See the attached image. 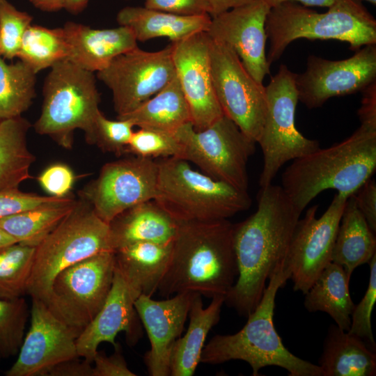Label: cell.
<instances>
[{
    "label": "cell",
    "instance_id": "30bf717a",
    "mask_svg": "<svg viewBox=\"0 0 376 376\" xmlns=\"http://www.w3.org/2000/svg\"><path fill=\"white\" fill-rule=\"evenodd\" d=\"M183 147L182 159L196 165L210 178L247 191V163L256 142L224 115L205 129L196 131L191 122L175 132Z\"/></svg>",
    "mask_w": 376,
    "mask_h": 376
},
{
    "label": "cell",
    "instance_id": "9a60e30c",
    "mask_svg": "<svg viewBox=\"0 0 376 376\" xmlns=\"http://www.w3.org/2000/svg\"><path fill=\"white\" fill-rule=\"evenodd\" d=\"M347 197L337 193L320 217H316L318 205H315L297 221L285 258L295 291L305 294L331 262L336 236Z\"/></svg>",
    "mask_w": 376,
    "mask_h": 376
},
{
    "label": "cell",
    "instance_id": "ee69618b",
    "mask_svg": "<svg viewBox=\"0 0 376 376\" xmlns=\"http://www.w3.org/2000/svg\"><path fill=\"white\" fill-rule=\"evenodd\" d=\"M145 7L180 15H209L207 0H146Z\"/></svg>",
    "mask_w": 376,
    "mask_h": 376
},
{
    "label": "cell",
    "instance_id": "f5cc1de1",
    "mask_svg": "<svg viewBox=\"0 0 376 376\" xmlns=\"http://www.w3.org/2000/svg\"><path fill=\"white\" fill-rule=\"evenodd\" d=\"M16 243L15 239L0 228V251Z\"/></svg>",
    "mask_w": 376,
    "mask_h": 376
},
{
    "label": "cell",
    "instance_id": "d4e9b609",
    "mask_svg": "<svg viewBox=\"0 0 376 376\" xmlns=\"http://www.w3.org/2000/svg\"><path fill=\"white\" fill-rule=\"evenodd\" d=\"M203 307L202 296L195 293L190 306L186 333L174 343L170 359V375L191 376L200 363L206 338L219 319L224 296H215Z\"/></svg>",
    "mask_w": 376,
    "mask_h": 376
},
{
    "label": "cell",
    "instance_id": "816d5d0a",
    "mask_svg": "<svg viewBox=\"0 0 376 376\" xmlns=\"http://www.w3.org/2000/svg\"><path fill=\"white\" fill-rule=\"evenodd\" d=\"M88 0H63V8L70 13L78 14L87 6Z\"/></svg>",
    "mask_w": 376,
    "mask_h": 376
},
{
    "label": "cell",
    "instance_id": "11a10c76",
    "mask_svg": "<svg viewBox=\"0 0 376 376\" xmlns=\"http://www.w3.org/2000/svg\"><path fill=\"white\" fill-rule=\"evenodd\" d=\"M2 1H3V0H0V2Z\"/></svg>",
    "mask_w": 376,
    "mask_h": 376
},
{
    "label": "cell",
    "instance_id": "d6a6232c",
    "mask_svg": "<svg viewBox=\"0 0 376 376\" xmlns=\"http://www.w3.org/2000/svg\"><path fill=\"white\" fill-rule=\"evenodd\" d=\"M36 75L21 60L7 63L0 56V120L21 116L36 97Z\"/></svg>",
    "mask_w": 376,
    "mask_h": 376
},
{
    "label": "cell",
    "instance_id": "ffe728a7",
    "mask_svg": "<svg viewBox=\"0 0 376 376\" xmlns=\"http://www.w3.org/2000/svg\"><path fill=\"white\" fill-rule=\"evenodd\" d=\"M194 294L180 293L164 300L141 295L135 299V310L150 345L143 357L150 375H170L172 349L184 330Z\"/></svg>",
    "mask_w": 376,
    "mask_h": 376
},
{
    "label": "cell",
    "instance_id": "60d3db41",
    "mask_svg": "<svg viewBox=\"0 0 376 376\" xmlns=\"http://www.w3.org/2000/svg\"><path fill=\"white\" fill-rule=\"evenodd\" d=\"M61 198L23 192L19 188L2 189L0 190V219L53 203Z\"/></svg>",
    "mask_w": 376,
    "mask_h": 376
},
{
    "label": "cell",
    "instance_id": "74e56055",
    "mask_svg": "<svg viewBox=\"0 0 376 376\" xmlns=\"http://www.w3.org/2000/svg\"><path fill=\"white\" fill-rule=\"evenodd\" d=\"M134 127L128 120H111L100 111L91 131L85 134L86 141L89 144L97 146L104 152L120 156L125 154Z\"/></svg>",
    "mask_w": 376,
    "mask_h": 376
},
{
    "label": "cell",
    "instance_id": "7402d4cb",
    "mask_svg": "<svg viewBox=\"0 0 376 376\" xmlns=\"http://www.w3.org/2000/svg\"><path fill=\"white\" fill-rule=\"evenodd\" d=\"M63 29L67 60L92 72L103 70L116 57L138 47L134 33L125 26L98 29L68 22Z\"/></svg>",
    "mask_w": 376,
    "mask_h": 376
},
{
    "label": "cell",
    "instance_id": "ba28073f",
    "mask_svg": "<svg viewBox=\"0 0 376 376\" xmlns=\"http://www.w3.org/2000/svg\"><path fill=\"white\" fill-rule=\"evenodd\" d=\"M41 113L35 131L70 149L74 132L88 134L100 111V94L94 72L63 60L54 64L45 79Z\"/></svg>",
    "mask_w": 376,
    "mask_h": 376
},
{
    "label": "cell",
    "instance_id": "681fc988",
    "mask_svg": "<svg viewBox=\"0 0 376 376\" xmlns=\"http://www.w3.org/2000/svg\"><path fill=\"white\" fill-rule=\"evenodd\" d=\"M266 3L270 8L276 6L285 1H298L306 6H324L330 7L335 0H262Z\"/></svg>",
    "mask_w": 376,
    "mask_h": 376
},
{
    "label": "cell",
    "instance_id": "ac0fdd59",
    "mask_svg": "<svg viewBox=\"0 0 376 376\" xmlns=\"http://www.w3.org/2000/svg\"><path fill=\"white\" fill-rule=\"evenodd\" d=\"M210 42L206 31H201L171 43L175 75L196 131L205 129L224 115L213 84Z\"/></svg>",
    "mask_w": 376,
    "mask_h": 376
},
{
    "label": "cell",
    "instance_id": "8fae6325",
    "mask_svg": "<svg viewBox=\"0 0 376 376\" xmlns=\"http://www.w3.org/2000/svg\"><path fill=\"white\" fill-rule=\"evenodd\" d=\"M114 271L113 251L98 253L68 267L54 278L47 306L80 334L104 305Z\"/></svg>",
    "mask_w": 376,
    "mask_h": 376
},
{
    "label": "cell",
    "instance_id": "836d02e7",
    "mask_svg": "<svg viewBox=\"0 0 376 376\" xmlns=\"http://www.w3.org/2000/svg\"><path fill=\"white\" fill-rule=\"evenodd\" d=\"M17 57L36 73L67 60L68 45L63 27L49 29L29 25L24 34Z\"/></svg>",
    "mask_w": 376,
    "mask_h": 376
},
{
    "label": "cell",
    "instance_id": "f546056e",
    "mask_svg": "<svg viewBox=\"0 0 376 376\" xmlns=\"http://www.w3.org/2000/svg\"><path fill=\"white\" fill-rule=\"evenodd\" d=\"M139 128H150L174 134L191 122L189 106L175 76L157 93L132 111L117 116Z\"/></svg>",
    "mask_w": 376,
    "mask_h": 376
},
{
    "label": "cell",
    "instance_id": "d6986e66",
    "mask_svg": "<svg viewBox=\"0 0 376 376\" xmlns=\"http://www.w3.org/2000/svg\"><path fill=\"white\" fill-rule=\"evenodd\" d=\"M270 8L262 0H253L211 17L206 31L211 40L232 49L260 84L269 74L265 25Z\"/></svg>",
    "mask_w": 376,
    "mask_h": 376
},
{
    "label": "cell",
    "instance_id": "f6af8a7d",
    "mask_svg": "<svg viewBox=\"0 0 376 376\" xmlns=\"http://www.w3.org/2000/svg\"><path fill=\"white\" fill-rule=\"evenodd\" d=\"M357 206L371 230L376 233V183L368 179L354 194Z\"/></svg>",
    "mask_w": 376,
    "mask_h": 376
},
{
    "label": "cell",
    "instance_id": "6da1fadb",
    "mask_svg": "<svg viewBox=\"0 0 376 376\" xmlns=\"http://www.w3.org/2000/svg\"><path fill=\"white\" fill-rule=\"evenodd\" d=\"M301 212L281 186L260 188L256 211L234 224L237 276L226 303L247 317L260 302L267 281L285 263L292 235Z\"/></svg>",
    "mask_w": 376,
    "mask_h": 376
},
{
    "label": "cell",
    "instance_id": "44dd1931",
    "mask_svg": "<svg viewBox=\"0 0 376 376\" xmlns=\"http://www.w3.org/2000/svg\"><path fill=\"white\" fill-rule=\"evenodd\" d=\"M137 297L115 269L112 286L104 305L77 338L79 357L93 363L100 344L107 342L116 347V337L121 331L125 333L130 345H134L139 340L142 331L134 308Z\"/></svg>",
    "mask_w": 376,
    "mask_h": 376
},
{
    "label": "cell",
    "instance_id": "9c48e42d",
    "mask_svg": "<svg viewBox=\"0 0 376 376\" xmlns=\"http://www.w3.org/2000/svg\"><path fill=\"white\" fill-rule=\"evenodd\" d=\"M295 75L282 64L265 86L266 113L257 142L263 155L260 188L272 184L286 162L320 148L318 141L306 138L296 127L295 111L299 98Z\"/></svg>",
    "mask_w": 376,
    "mask_h": 376
},
{
    "label": "cell",
    "instance_id": "4fadbf2b",
    "mask_svg": "<svg viewBox=\"0 0 376 376\" xmlns=\"http://www.w3.org/2000/svg\"><path fill=\"white\" fill-rule=\"evenodd\" d=\"M175 76L171 44L157 52L136 47L116 57L97 72V78L112 92L117 116L134 110Z\"/></svg>",
    "mask_w": 376,
    "mask_h": 376
},
{
    "label": "cell",
    "instance_id": "7c38bea8",
    "mask_svg": "<svg viewBox=\"0 0 376 376\" xmlns=\"http://www.w3.org/2000/svg\"><path fill=\"white\" fill-rule=\"evenodd\" d=\"M210 59L213 84L224 115L256 143L266 113V92L228 46L211 40Z\"/></svg>",
    "mask_w": 376,
    "mask_h": 376
},
{
    "label": "cell",
    "instance_id": "5b68a950",
    "mask_svg": "<svg viewBox=\"0 0 376 376\" xmlns=\"http://www.w3.org/2000/svg\"><path fill=\"white\" fill-rule=\"evenodd\" d=\"M265 29L269 40L266 54L269 65L298 38L338 40L348 42L355 52L376 44V20L359 0H335L322 13L285 1L270 8Z\"/></svg>",
    "mask_w": 376,
    "mask_h": 376
},
{
    "label": "cell",
    "instance_id": "8d00e7d4",
    "mask_svg": "<svg viewBox=\"0 0 376 376\" xmlns=\"http://www.w3.org/2000/svg\"><path fill=\"white\" fill-rule=\"evenodd\" d=\"M125 154L147 158H182L183 147L173 133L139 128L134 131Z\"/></svg>",
    "mask_w": 376,
    "mask_h": 376
},
{
    "label": "cell",
    "instance_id": "ab89813d",
    "mask_svg": "<svg viewBox=\"0 0 376 376\" xmlns=\"http://www.w3.org/2000/svg\"><path fill=\"white\" fill-rule=\"evenodd\" d=\"M368 285L361 301L355 306L351 315L349 333L362 339L373 351L376 345L371 325V315L376 301V253L370 260Z\"/></svg>",
    "mask_w": 376,
    "mask_h": 376
},
{
    "label": "cell",
    "instance_id": "3957f363",
    "mask_svg": "<svg viewBox=\"0 0 376 376\" xmlns=\"http://www.w3.org/2000/svg\"><path fill=\"white\" fill-rule=\"evenodd\" d=\"M375 169L376 125L361 123L346 139L292 160L282 174L281 187L302 213L324 190L354 194Z\"/></svg>",
    "mask_w": 376,
    "mask_h": 376
},
{
    "label": "cell",
    "instance_id": "83f0119b",
    "mask_svg": "<svg viewBox=\"0 0 376 376\" xmlns=\"http://www.w3.org/2000/svg\"><path fill=\"white\" fill-rule=\"evenodd\" d=\"M376 253L375 233L358 209L354 195L347 198L332 251L331 262L340 265L350 279L359 266Z\"/></svg>",
    "mask_w": 376,
    "mask_h": 376
},
{
    "label": "cell",
    "instance_id": "f1b7e54d",
    "mask_svg": "<svg viewBox=\"0 0 376 376\" xmlns=\"http://www.w3.org/2000/svg\"><path fill=\"white\" fill-rule=\"evenodd\" d=\"M350 280L340 265L330 262L304 294L306 309L327 313L336 326L348 331L355 306L350 293Z\"/></svg>",
    "mask_w": 376,
    "mask_h": 376
},
{
    "label": "cell",
    "instance_id": "7a4b0ae2",
    "mask_svg": "<svg viewBox=\"0 0 376 376\" xmlns=\"http://www.w3.org/2000/svg\"><path fill=\"white\" fill-rule=\"evenodd\" d=\"M234 224L228 219L178 222L171 258L157 291L226 296L237 276Z\"/></svg>",
    "mask_w": 376,
    "mask_h": 376
},
{
    "label": "cell",
    "instance_id": "bcb514c9",
    "mask_svg": "<svg viewBox=\"0 0 376 376\" xmlns=\"http://www.w3.org/2000/svg\"><path fill=\"white\" fill-rule=\"evenodd\" d=\"M78 358L56 365L49 370L47 376H92V363L84 359L80 361Z\"/></svg>",
    "mask_w": 376,
    "mask_h": 376
},
{
    "label": "cell",
    "instance_id": "db71d44e",
    "mask_svg": "<svg viewBox=\"0 0 376 376\" xmlns=\"http://www.w3.org/2000/svg\"><path fill=\"white\" fill-rule=\"evenodd\" d=\"M366 1H368L370 2L372 4H374V5H375V3H376V0H366Z\"/></svg>",
    "mask_w": 376,
    "mask_h": 376
},
{
    "label": "cell",
    "instance_id": "277c9868",
    "mask_svg": "<svg viewBox=\"0 0 376 376\" xmlns=\"http://www.w3.org/2000/svg\"><path fill=\"white\" fill-rule=\"evenodd\" d=\"M290 278L285 263L279 266L269 279L260 302L247 316L245 325L235 334L213 336L205 345L200 363L219 364L242 360L249 364L253 376L269 366L284 368L290 376H322L318 365L294 355L284 346L274 327L276 293Z\"/></svg>",
    "mask_w": 376,
    "mask_h": 376
},
{
    "label": "cell",
    "instance_id": "2e32d148",
    "mask_svg": "<svg viewBox=\"0 0 376 376\" xmlns=\"http://www.w3.org/2000/svg\"><path fill=\"white\" fill-rule=\"evenodd\" d=\"M295 81L299 100L308 109L320 107L333 97L361 92L376 81V44L364 45L340 61L310 55Z\"/></svg>",
    "mask_w": 376,
    "mask_h": 376
},
{
    "label": "cell",
    "instance_id": "484cf974",
    "mask_svg": "<svg viewBox=\"0 0 376 376\" xmlns=\"http://www.w3.org/2000/svg\"><path fill=\"white\" fill-rule=\"evenodd\" d=\"M119 25L129 27L137 41L168 38L171 42L206 31L211 21L208 14L180 15L140 6H127L117 14Z\"/></svg>",
    "mask_w": 376,
    "mask_h": 376
},
{
    "label": "cell",
    "instance_id": "603a6c76",
    "mask_svg": "<svg viewBox=\"0 0 376 376\" xmlns=\"http://www.w3.org/2000/svg\"><path fill=\"white\" fill-rule=\"evenodd\" d=\"M109 226L110 247L114 251L137 242H172L178 222L150 200L123 211Z\"/></svg>",
    "mask_w": 376,
    "mask_h": 376
},
{
    "label": "cell",
    "instance_id": "e575fe53",
    "mask_svg": "<svg viewBox=\"0 0 376 376\" xmlns=\"http://www.w3.org/2000/svg\"><path fill=\"white\" fill-rule=\"evenodd\" d=\"M36 247L16 243L0 251V299L26 293Z\"/></svg>",
    "mask_w": 376,
    "mask_h": 376
},
{
    "label": "cell",
    "instance_id": "1f68e13d",
    "mask_svg": "<svg viewBox=\"0 0 376 376\" xmlns=\"http://www.w3.org/2000/svg\"><path fill=\"white\" fill-rule=\"evenodd\" d=\"M77 199L72 195L0 219V228L17 243L36 247L72 210Z\"/></svg>",
    "mask_w": 376,
    "mask_h": 376
},
{
    "label": "cell",
    "instance_id": "8992f818",
    "mask_svg": "<svg viewBox=\"0 0 376 376\" xmlns=\"http://www.w3.org/2000/svg\"><path fill=\"white\" fill-rule=\"evenodd\" d=\"M157 162L153 200L178 222L228 219L251 205L247 191L193 169L182 158H161Z\"/></svg>",
    "mask_w": 376,
    "mask_h": 376
},
{
    "label": "cell",
    "instance_id": "4316f807",
    "mask_svg": "<svg viewBox=\"0 0 376 376\" xmlns=\"http://www.w3.org/2000/svg\"><path fill=\"white\" fill-rule=\"evenodd\" d=\"M322 376H375L376 354L360 338L332 325L318 365Z\"/></svg>",
    "mask_w": 376,
    "mask_h": 376
},
{
    "label": "cell",
    "instance_id": "b9f144b4",
    "mask_svg": "<svg viewBox=\"0 0 376 376\" xmlns=\"http://www.w3.org/2000/svg\"><path fill=\"white\" fill-rule=\"evenodd\" d=\"M75 178L68 166L58 163L47 167L38 177V181L50 196L62 198L70 194Z\"/></svg>",
    "mask_w": 376,
    "mask_h": 376
},
{
    "label": "cell",
    "instance_id": "7dc6e473",
    "mask_svg": "<svg viewBox=\"0 0 376 376\" xmlns=\"http://www.w3.org/2000/svg\"><path fill=\"white\" fill-rule=\"evenodd\" d=\"M361 92V106L357 113L360 123L376 125V81Z\"/></svg>",
    "mask_w": 376,
    "mask_h": 376
},
{
    "label": "cell",
    "instance_id": "52a82bcc",
    "mask_svg": "<svg viewBox=\"0 0 376 376\" xmlns=\"http://www.w3.org/2000/svg\"><path fill=\"white\" fill-rule=\"evenodd\" d=\"M106 251H112L109 224L79 196L72 210L36 247L26 293L46 304L58 274Z\"/></svg>",
    "mask_w": 376,
    "mask_h": 376
},
{
    "label": "cell",
    "instance_id": "f907efd6",
    "mask_svg": "<svg viewBox=\"0 0 376 376\" xmlns=\"http://www.w3.org/2000/svg\"><path fill=\"white\" fill-rule=\"evenodd\" d=\"M37 8L47 12L58 11L63 8V0H29Z\"/></svg>",
    "mask_w": 376,
    "mask_h": 376
},
{
    "label": "cell",
    "instance_id": "5bb4252c",
    "mask_svg": "<svg viewBox=\"0 0 376 376\" xmlns=\"http://www.w3.org/2000/svg\"><path fill=\"white\" fill-rule=\"evenodd\" d=\"M157 162L132 156L105 164L97 178L79 196L86 200L97 215L109 224L123 211L155 196Z\"/></svg>",
    "mask_w": 376,
    "mask_h": 376
},
{
    "label": "cell",
    "instance_id": "d590c367",
    "mask_svg": "<svg viewBox=\"0 0 376 376\" xmlns=\"http://www.w3.org/2000/svg\"><path fill=\"white\" fill-rule=\"evenodd\" d=\"M29 316L28 305L22 297L14 299H0V354L3 357L15 355L24 338Z\"/></svg>",
    "mask_w": 376,
    "mask_h": 376
},
{
    "label": "cell",
    "instance_id": "4dcf8cb0",
    "mask_svg": "<svg viewBox=\"0 0 376 376\" xmlns=\"http://www.w3.org/2000/svg\"><path fill=\"white\" fill-rule=\"evenodd\" d=\"M30 127L22 116L0 120V190L19 188L32 178L30 168L36 157L27 145Z\"/></svg>",
    "mask_w": 376,
    "mask_h": 376
},
{
    "label": "cell",
    "instance_id": "f35d334b",
    "mask_svg": "<svg viewBox=\"0 0 376 376\" xmlns=\"http://www.w3.org/2000/svg\"><path fill=\"white\" fill-rule=\"evenodd\" d=\"M33 17L17 10L7 0L0 2V56L4 60L17 57L24 34Z\"/></svg>",
    "mask_w": 376,
    "mask_h": 376
},
{
    "label": "cell",
    "instance_id": "c3c4849f",
    "mask_svg": "<svg viewBox=\"0 0 376 376\" xmlns=\"http://www.w3.org/2000/svg\"><path fill=\"white\" fill-rule=\"evenodd\" d=\"M253 0H207L209 15L213 17L231 8L246 4Z\"/></svg>",
    "mask_w": 376,
    "mask_h": 376
},
{
    "label": "cell",
    "instance_id": "7bdbcfd3",
    "mask_svg": "<svg viewBox=\"0 0 376 376\" xmlns=\"http://www.w3.org/2000/svg\"><path fill=\"white\" fill-rule=\"evenodd\" d=\"M115 352L110 356H107L103 352H97L93 363L92 376H136L131 371L122 355L120 347L118 344Z\"/></svg>",
    "mask_w": 376,
    "mask_h": 376
},
{
    "label": "cell",
    "instance_id": "e0dca14e",
    "mask_svg": "<svg viewBox=\"0 0 376 376\" xmlns=\"http://www.w3.org/2000/svg\"><path fill=\"white\" fill-rule=\"evenodd\" d=\"M31 325L18 357L6 376H47L56 365L79 357V332L70 327L38 299H32Z\"/></svg>",
    "mask_w": 376,
    "mask_h": 376
},
{
    "label": "cell",
    "instance_id": "cb8c5ba5",
    "mask_svg": "<svg viewBox=\"0 0 376 376\" xmlns=\"http://www.w3.org/2000/svg\"><path fill=\"white\" fill-rule=\"evenodd\" d=\"M173 242H142L114 251L115 269L139 297L158 290L171 258Z\"/></svg>",
    "mask_w": 376,
    "mask_h": 376
}]
</instances>
